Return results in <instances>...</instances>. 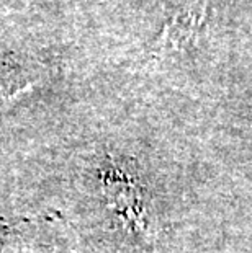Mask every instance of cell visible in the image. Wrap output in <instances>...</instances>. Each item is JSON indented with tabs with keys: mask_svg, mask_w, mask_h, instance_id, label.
<instances>
[{
	"mask_svg": "<svg viewBox=\"0 0 252 253\" xmlns=\"http://www.w3.org/2000/svg\"><path fill=\"white\" fill-rule=\"evenodd\" d=\"M206 18L205 7H187L175 12L154 42L155 52H179L197 40Z\"/></svg>",
	"mask_w": 252,
	"mask_h": 253,
	"instance_id": "6da1fadb",
	"label": "cell"
}]
</instances>
